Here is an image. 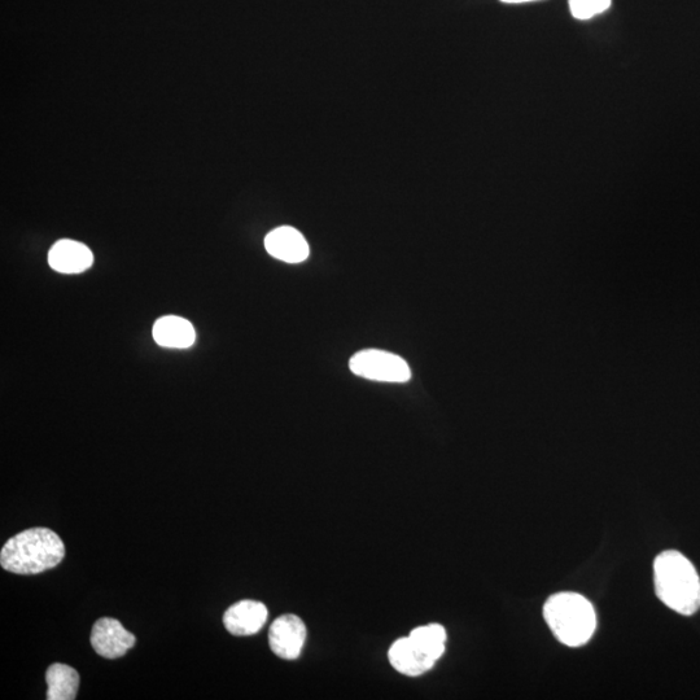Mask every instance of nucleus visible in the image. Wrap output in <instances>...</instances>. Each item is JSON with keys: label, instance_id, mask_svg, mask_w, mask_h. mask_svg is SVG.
Instances as JSON below:
<instances>
[{"label": "nucleus", "instance_id": "6", "mask_svg": "<svg viewBox=\"0 0 700 700\" xmlns=\"http://www.w3.org/2000/svg\"><path fill=\"white\" fill-rule=\"evenodd\" d=\"M91 645L96 654L107 659H117L124 656L135 645L133 633L122 627L120 621L103 618L96 621L91 632Z\"/></svg>", "mask_w": 700, "mask_h": 700}, {"label": "nucleus", "instance_id": "10", "mask_svg": "<svg viewBox=\"0 0 700 700\" xmlns=\"http://www.w3.org/2000/svg\"><path fill=\"white\" fill-rule=\"evenodd\" d=\"M94 256L85 244L74 240H60L48 253V264L63 274L83 273L93 265Z\"/></svg>", "mask_w": 700, "mask_h": 700}, {"label": "nucleus", "instance_id": "5", "mask_svg": "<svg viewBox=\"0 0 700 700\" xmlns=\"http://www.w3.org/2000/svg\"><path fill=\"white\" fill-rule=\"evenodd\" d=\"M306 640V627L299 616L288 614L279 616L271 624L269 643L273 653L284 660H296L303 651Z\"/></svg>", "mask_w": 700, "mask_h": 700}, {"label": "nucleus", "instance_id": "13", "mask_svg": "<svg viewBox=\"0 0 700 700\" xmlns=\"http://www.w3.org/2000/svg\"><path fill=\"white\" fill-rule=\"evenodd\" d=\"M410 637L417 641L433 659L439 660L445 653L446 630L443 625L430 624L411 630Z\"/></svg>", "mask_w": 700, "mask_h": 700}, {"label": "nucleus", "instance_id": "7", "mask_svg": "<svg viewBox=\"0 0 700 700\" xmlns=\"http://www.w3.org/2000/svg\"><path fill=\"white\" fill-rule=\"evenodd\" d=\"M388 658L397 672L411 677H417L430 671L437 662L410 636L400 638L393 643L389 649Z\"/></svg>", "mask_w": 700, "mask_h": 700}, {"label": "nucleus", "instance_id": "8", "mask_svg": "<svg viewBox=\"0 0 700 700\" xmlns=\"http://www.w3.org/2000/svg\"><path fill=\"white\" fill-rule=\"evenodd\" d=\"M268 615L264 603L247 599L235 603L225 612L223 624L233 636H252L264 628Z\"/></svg>", "mask_w": 700, "mask_h": 700}, {"label": "nucleus", "instance_id": "2", "mask_svg": "<svg viewBox=\"0 0 700 700\" xmlns=\"http://www.w3.org/2000/svg\"><path fill=\"white\" fill-rule=\"evenodd\" d=\"M655 592L677 614L694 615L700 608V579L693 563L676 550L664 551L654 562Z\"/></svg>", "mask_w": 700, "mask_h": 700}, {"label": "nucleus", "instance_id": "12", "mask_svg": "<svg viewBox=\"0 0 700 700\" xmlns=\"http://www.w3.org/2000/svg\"><path fill=\"white\" fill-rule=\"evenodd\" d=\"M48 700H73L80 688V675L67 664L55 663L46 672Z\"/></svg>", "mask_w": 700, "mask_h": 700}, {"label": "nucleus", "instance_id": "15", "mask_svg": "<svg viewBox=\"0 0 700 700\" xmlns=\"http://www.w3.org/2000/svg\"><path fill=\"white\" fill-rule=\"evenodd\" d=\"M501 2L514 4V3L536 2V0H501Z\"/></svg>", "mask_w": 700, "mask_h": 700}, {"label": "nucleus", "instance_id": "4", "mask_svg": "<svg viewBox=\"0 0 700 700\" xmlns=\"http://www.w3.org/2000/svg\"><path fill=\"white\" fill-rule=\"evenodd\" d=\"M349 367L354 375L375 382L406 383L411 379V370L404 358L385 350H361L350 358Z\"/></svg>", "mask_w": 700, "mask_h": 700}, {"label": "nucleus", "instance_id": "9", "mask_svg": "<svg viewBox=\"0 0 700 700\" xmlns=\"http://www.w3.org/2000/svg\"><path fill=\"white\" fill-rule=\"evenodd\" d=\"M266 251L287 264H300L309 257V244L303 234L291 226L278 227L265 238Z\"/></svg>", "mask_w": 700, "mask_h": 700}, {"label": "nucleus", "instance_id": "11", "mask_svg": "<svg viewBox=\"0 0 700 700\" xmlns=\"http://www.w3.org/2000/svg\"><path fill=\"white\" fill-rule=\"evenodd\" d=\"M153 339L165 348L187 349L195 343L194 326L185 318L168 315L153 326Z\"/></svg>", "mask_w": 700, "mask_h": 700}, {"label": "nucleus", "instance_id": "3", "mask_svg": "<svg viewBox=\"0 0 700 700\" xmlns=\"http://www.w3.org/2000/svg\"><path fill=\"white\" fill-rule=\"evenodd\" d=\"M544 616L558 641L570 647L584 646L592 640L597 628L592 603L577 593L551 595L545 603Z\"/></svg>", "mask_w": 700, "mask_h": 700}, {"label": "nucleus", "instance_id": "1", "mask_svg": "<svg viewBox=\"0 0 700 700\" xmlns=\"http://www.w3.org/2000/svg\"><path fill=\"white\" fill-rule=\"evenodd\" d=\"M64 557V542L54 531L30 528L6 542L0 551V564L16 575H37L59 566Z\"/></svg>", "mask_w": 700, "mask_h": 700}, {"label": "nucleus", "instance_id": "14", "mask_svg": "<svg viewBox=\"0 0 700 700\" xmlns=\"http://www.w3.org/2000/svg\"><path fill=\"white\" fill-rule=\"evenodd\" d=\"M611 0H570L573 17L579 20H589L610 8Z\"/></svg>", "mask_w": 700, "mask_h": 700}]
</instances>
